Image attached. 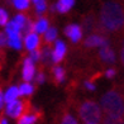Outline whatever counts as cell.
Here are the masks:
<instances>
[{
	"mask_svg": "<svg viewBox=\"0 0 124 124\" xmlns=\"http://www.w3.org/2000/svg\"><path fill=\"white\" fill-rule=\"evenodd\" d=\"M99 56L104 62H106V63H113V62L115 61V53L109 46L101 47V49L99 51Z\"/></svg>",
	"mask_w": 124,
	"mask_h": 124,
	"instance_id": "cell-9",
	"label": "cell"
},
{
	"mask_svg": "<svg viewBox=\"0 0 124 124\" xmlns=\"http://www.w3.org/2000/svg\"><path fill=\"white\" fill-rule=\"evenodd\" d=\"M0 44L1 46H7L8 44V37L4 32H0Z\"/></svg>",
	"mask_w": 124,
	"mask_h": 124,
	"instance_id": "cell-29",
	"label": "cell"
},
{
	"mask_svg": "<svg viewBox=\"0 0 124 124\" xmlns=\"http://www.w3.org/2000/svg\"><path fill=\"white\" fill-rule=\"evenodd\" d=\"M24 113V103L19 100H14L7 105V114L12 118H19Z\"/></svg>",
	"mask_w": 124,
	"mask_h": 124,
	"instance_id": "cell-4",
	"label": "cell"
},
{
	"mask_svg": "<svg viewBox=\"0 0 124 124\" xmlns=\"http://www.w3.org/2000/svg\"><path fill=\"white\" fill-rule=\"evenodd\" d=\"M48 29V20L47 18H39L36 24H33V31L36 32V34H42Z\"/></svg>",
	"mask_w": 124,
	"mask_h": 124,
	"instance_id": "cell-13",
	"label": "cell"
},
{
	"mask_svg": "<svg viewBox=\"0 0 124 124\" xmlns=\"http://www.w3.org/2000/svg\"><path fill=\"white\" fill-rule=\"evenodd\" d=\"M34 72H36V67L34 63L29 60V58H25L23 62V71H22V77L25 82H29L32 81V78L34 77Z\"/></svg>",
	"mask_w": 124,
	"mask_h": 124,
	"instance_id": "cell-6",
	"label": "cell"
},
{
	"mask_svg": "<svg viewBox=\"0 0 124 124\" xmlns=\"http://www.w3.org/2000/svg\"><path fill=\"white\" fill-rule=\"evenodd\" d=\"M18 91H19V95H31L34 91V86L29 82H24L18 87Z\"/></svg>",
	"mask_w": 124,
	"mask_h": 124,
	"instance_id": "cell-19",
	"label": "cell"
},
{
	"mask_svg": "<svg viewBox=\"0 0 124 124\" xmlns=\"http://www.w3.org/2000/svg\"><path fill=\"white\" fill-rule=\"evenodd\" d=\"M101 108L106 113V116L114 118V119H122L123 115V99L119 93L108 91L101 98Z\"/></svg>",
	"mask_w": 124,
	"mask_h": 124,
	"instance_id": "cell-2",
	"label": "cell"
},
{
	"mask_svg": "<svg viewBox=\"0 0 124 124\" xmlns=\"http://www.w3.org/2000/svg\"><path fill=\"white\" fill-rule=\"evenodd\" d=\"M41 60L46 66L52 65V51H51L49 46H44L41 48Z\"/></svg>",
	"mask_w": 124,
	"mask_h": 124,
	"instance_id": "cell-12",
	"label": "cell"
},
{
	"mask_svg": "<svg viewBox=\"0 0 124 124\" xmlns=\"http://www.w3.org/2000/svg\"><path fill=\"white\" fill-rule=\"evenodd\" d=\"M19 96V91H18V87L16 86H12V87H9L8 89V91L5 93V95H4V101L5 103H12V101H14V100H16V98Z\"/></svg>",
	"mask_w": 124,
	"mask_h": 124,
	"instance_id": "cell-15",
	"label": "cell"
},
{
	"mask_svg": "<svg viewBox=\"0 0 124 124\" xmlns=\"http://www.w3.org/2000/svg\"><path fill=\"white\" fill-rule=\"evenodd\" d=\"M3 103H4V98H3V93L0 90V110L3 109Z\"/></svg>",
	"mask_w": 124,
	"mask_h": 124,
	"instance_id": "cell-33",
	"label": "cell"
},
{
	"mask_svg": "<svg viewBox=\"0 0 124 124\" xmlns=\"http://www.w3.org/2000/svg\"><path fill=\"white\" fill-rule=\"evenodd\" d=\"M0 124H8L7 119H5V118H1V119H0Z\"/></svg>",
	"mask_w": 124,
	"mask_h": 124,
	"instance_id": "cell-34",
	"label": "cell"
},
{
	"mask_svg": "<svg viewBox=\"0 0 124 124\" xmlns=\"http://www.w3.org/2000/svg\"><path fill=\"white\" fill-rule=\"evenodd\" d=\"M61 124H77V122H76V119L72 115L67 114V115H65L63 119H62V123Z\"/></svg>",
	"mask_w": 124,
	"mask_h": 124,
	"instance_id": "cell-27",
	"label": "cell"
},
{
	"mask_svg": "<svg viewBox=\"0 0 124 124\" xmlns=\"http://www.w3.org/2000/svg\"><path fill=\"white\" fill-rule=\"evenodd\" d=\"M44 80H46L44 74H43V72H38V75H37V77H36V82H37V84H43Z\"/></svg>",
	"mask_w": 124,
	"mask_h": 124,
	"instance_id": "cell-30",
	"label": "cell"
},
{
	"mask_svg": "<svg viewBox=\"0 0 124 124\" xmlns=\"http://www.w3.org/2000/svg\"><path fill=\"white\" fill-rule=\"evenodd\" d=\"M85 86H86V89H89V90H95V85L93 82H90V81H86L85 82Z\"/></svg>",
	"mask_w": 124,
	"mask_h": 124,
	"instance_id": "cell-32",
	"label": "cell"
},
{
	"mask_svg": "<svg viewBox=\"0 0 124 124\" xmlns=\"http://www.w3.org/2000/svg\"><path fill=\"white\" fill-rule=\"evenodd\" d=\"M27 19H28V18H27V16H25L24 14H18V15H15V16H14L13 22H14V23H15L16 25H18V28L20 29V28L24 25V23L27 22Z\"/></svg>",
	"mask_w": 124,
	"mask_h": 124,
	"instance_id": "cell-23",
	"label": "cell"
},
{
	"mask_svg": "<svg viewBox=\"0 0 124 124\" xmlns=\"http://www.w3.org/2000/svg\"><path fill=\"white\" fill-rule=\"evenodd\" d=\"M104 124H123L122 119H114V118H110V116H106Z\"/></svg>",
	"mask_w": 124,
	"mask_h": 124,
	"instance_id": "cell-28",
	"label": "cell"
},
{
	"mask_svg": "<svg viewBox=\"0 0 124 124\" xmlns=\"http://www.w3.org/2000/svg\"><path fill=\"white\" fill-rule=\"evenodd\" d=\"M33 4H34V7H36V13L37 14H43L44 12H46V9H47V3H46V0H32Z\"/></svg>",
	"mask_w": 124,
	"mask_h": 124,
	"instance_id": "cell-20",
	"label": "cell"
},
{
	"mask_svg": "<svg viewBox=\"0 0 124 124\" xmlns=\"http://www.w3.org/2000/svg\"><path fill=\"white\" fill-rule=\"evenodd\" d=\"M65 53H66V44L62 42L61 39L56 41L54 49L52 51V62H54V63L61 62L62 58L65 57Z\"/></svg>",
	"mask_w": 124,
	"mask_h": 124,
	"instance_id": "cell-7",
	"label": "cell"
},
{
	"mask_svg": "<svg viewBox=\"0 0 124 124\" xmlns=\"http://www.w3.org/2000/svg\"><path fill=\"white\" fill-rule=\"evenodd\" d=\"M57 38V29L56 28H48V29L44 32V42L46 43H52L53 41H56Z\"/></svg>",
	"mask_w": 124,
	"mask_h": 124,
	"instance_id": "cell-17",
	"label": "cell"
},
{
	"mask_svg": "<svg viewBox=\"0 0 124 124\" xmlns=\"http://www.w3.org/2000/svg\"><path fill=\"white\" fill-rule=\"evenodd\" d=\"M9 22V15L5 12V9L0 8V25H7V23Z\"/></svg>",
	"mask_w": 124,
	"mask_h": 124,
	"instance_id": "cell-25",
	"label": "cell"
},
{
	"mask_svg": "<svg viewBox=\"0 0 124 124\" xmlns=\"http://www.w3.org/2000/svg\"><path fill=\"white\" fill-rule=\"evenodd\" d=\"M75 4V0H58L57 4L54 5L56 10H57L58 13H67L69 10L74 7Z\"/></svg>",
	"mask_w": 124,
	"mask_h": 124,
	"instance_id": "cell-11",
	"label": "cell"
},
{
	"mask_svg": "<svg viewBox=\"0 0 124 124\" xmlns=\"http://www.w3.org/2000/svg\"><path fill=\"white\" fill-rule=\"evenodd\" d=\"M5 34H7V37H14V36L22 34V33H20V29L18 28V25L13 20H10L5 25Z\"/></svg>",
	"mask_w": 124,
	"mask_h": 124,
	"instance_id": "cell-14",
	"label": "cell"
},
{
	"mask_svg": "<svg viewBox=\"0 0 124 124\" xmlns=\"http://www.w3.org/2000/svg\"><path fill=\"white\" fill-rule=\"evenodd\" d=\"M65 34L69 37L74 43H77L82 37V29L77 24H70L65 28Z\"/></svg>",
	"mask_w": 124,
	"mask_h": 124,
	"instance_id": "cell-5",
	"label": "cell"
},
{
	"mask_svg": "<svg viewBox=\"0 0 124 124\" xmlns=\"http://www.w3.org/2000/svg\"><path fill=\"white\" fill-rule=\"evenodd\" d=\"M78 114L86 124H96L101 119V108L94 101H85L81 105Z\"/></svg>",
	"mask_w": 124,
	"mask_h": 124,
	"instance_id": "cell-3",
	"label": "cell"
},
{
	"mask_svg": "<svg viewBox=\"0 0 124 124\" xmlns=\"http://www.w3.org/2000/svg\"><path fill=\"white\" fill-rule=\"evenodd\" d=\"M115 72H116V71H115L114 69H109L108 71L105 72V75H106V77L111 78V77H114V76H115Z\"/></svg>",
	"mask_w": 124,
	"mask_h": 124,
	"instance_id": "cell-31",
	"label": "cell"
},
{
	"mask_svg": "<svg viewBox=\"0 0 124 124\" xmlns=\"http://www.w3.org/2000/svg\"><path fill=\"white\" fill-rule=\"evenodd\" d=\"M24 46L29 52H32V51H34V49H38L39 36L36 34V33H29V34H27L25 38H24Z\"/></svg>",
	"mask_w": 124,
	"mask_h": 124,
	"instance_id": "cell-8",
	"label": "cell"
},
{
	"mask_svg": "<svg viewBox=\"0 0 124 124\" xmlns=\"http://www.w3.org/2000/svg\"><path fill=\"white\" fill-rule=\"evenodd\" d=\"M85 46L86 47H98V46H109L108 44V41H106L105 38L100 37V36H90L86 38L85 41Z\"/></svg>",
	"mask_w": 124,
	"mask_h": 124,
	"instance_id": "cell-10",
	"label": "cell"
},
{
	"mask_svg": "<svg viewBox=\"0 0 124 124\" xmlns=\"http://www.w3.org/2000/svg\"><path fill=\"white\" fill-rule=\"evenodd\" d=\"M33 32V23L29 20V19H27V22L24 23V25L20 28V33H23V34H29V33Z\"/></svg>",
	"mask_w": 124,
	"mask_h": 124,
	"instance_id": "cell-24",
	"label": "cell"
},
{
	"mask_svg": "<svg viewBox=\"0 0 124 124\" xmlns=\"http://www.w3.org/2000/svg\"><path fill=\"white\" fill-rule=\"evenodd\" d=\"M53 75H54V78L57 82H62L65 80V70L62 69L61 66H56L53 69Z\"/></svg>",
	"mask_w": 124,
	"mask_h": 124,
	"instance_id": "cell-21",
	"label": "cell"
},
{
	"mask_svg": "<svg viewBox=\"0 0 124 124\" xmlns=\"http://www.w3.org/2000/svg\"><path fill=\"white\" fill-rule=\"evenodd\" d=\"M29 60L34 63V62H38L41 60V49H34L31 52V56H29Z\"/></svg>",
	"mask_w": 124,
	"mask_h": 124,
	"instance_id": "cell-26",
	"label": "cell"
},
{
	"mask_svg": "<svg viewBox=\"0 0 124 124\" xmlns=\"http://www.w3.org/2000/svg\"><path fill=\"white\" fill-rule=\"evenodd\" d=\"M100 23L106 31L116 32L123 25V9L115 1H106L100 13Z\"/></svg>",
	"mask_w": 124,
	"mask_h": 124,
	"instance_id": "cell-1",
	"label": "cell"
},
{
	"mask_svg": "<svg viewBox=\"0 0 124 124\" xmlns=\"http://www.w3.org/2000/svg\"><path fill=\"white\" fill-rule=\"evenodd\" d=\"M39 114H32V113H28V114H23L20 115L18 124H34L36 120L38 119Z\"/></svg>",
	"mask_w": 124,
	"mask_h": 124,
	"instance_id": "cell-16",
	"label": "cell"
},
{
	"mask_svg": "<svg viewBox=\"0 0 124 124\" xmlns=\"http://www.w3.org/2000/svg\"><path fill=\"white\" fill-rule=\"evenodd\" d=\"M13 4L18 10H25L29 7V0H13Z\"/></svg>",
	"mask_w": 124,
	"mask_h": 124,
	"instance_id": "cell-22",
	"label": "cell"
},
{
	"mask_svg": "<svg viewBox=\"0 0 124 124\" xmlns=\"http://www.w3.org/2000/svg\"><path fill=\"white\" fill-rule=\"evenodd\" d=\"M8 44L14 49H22V34L8 37Z\"/></svg>",
	"mask_w": 124,
	"mask_h": 124,
	"instance_id": "cell-18",
	"label": "cell"
}]
</instances>
